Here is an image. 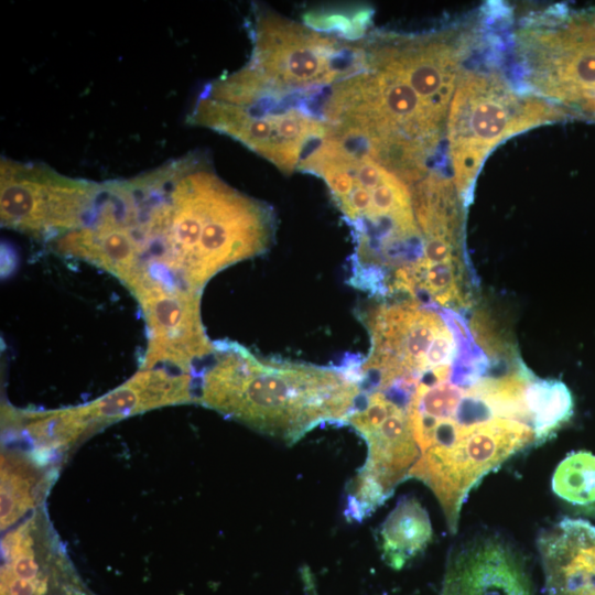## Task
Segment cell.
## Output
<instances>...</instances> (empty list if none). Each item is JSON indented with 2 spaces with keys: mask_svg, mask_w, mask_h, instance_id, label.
<instances>
[{
  "mask_svg": "<svg viewBox=\"0 0 595 595\" xmlns=\"http://www.w3.org/2000/svg\"><path fill=\"white\" fill-rule=\"evenodd\" d=\"M281 104H232L201 94L188 121L237 140L290 174L327 136V126L310 110Z\"/></svg>",
  "mask_w": 595,
  "mask_h": 595,
  "instance_id": "obj_8",
  "label": "cell"
},
{
  "mask_svg": "<svg viewBox=\"0 0 595 595\" xmlns=\"http://www.w3.org/2000/svg\"><path fill=\"white\" fill-rule=\"evenodd\" d=\"M126 286L138 301L145 321L148 344L142 368H160L163 364L191 374L196 361L213 354L215 346L201 320V293L149 269Z\"/></svg>",
  "mask_w": 595,
  "mask_h": 595,
  "instance_id": "obj_10",
  "label": "cell"
},
{
  "mask_svg": "<svg viewBox=\"0 0 595 595\" xmlns=\"http://www.w3.org/2000/svg\"><path fill=\"white\" fill-rule=\"evenodd\" d=\"M2 426L7 433L28 444L29 448L23 451L40 463L56 468L69 451L94 434L82 405L48 411L17 410L6 405Z\"/></svg>",
  "mask_w": 595,
  "mask_h": 595,
  "instance_id": "obj_15",
  "label": "cell"
},
{
  "mask_svg": "<svg viewBox=\"0 0 595 595\" xmlns=\"http://www.w3.org/2000/svg\"><path fill=\"white\" fill-rule=\"evenodd\" d=\"M379 534L385 562L394 570H401L426 549L433 530L421 502L407 496L388 515Z\"/></svg>",
  "mask_w": 595,
  "mask_h": 595,
  "instance_id": "obj_17",
  "label": "cell"
},
{
  "mask_svg": "<svg viewBox=\"0 0 595 595\" xmlns=\"http://www.w3.org/2000/svg\"><path fill=\"white\" fill-rule=\"evenodd\" d=\"M548 595H595V526L564 518L538 538Z\"/></svg>",
  "mask_w": 595,
  "mask_h": 595,
  "instance_id": "obj_13",
  "label": "cell"
},
{
  "mask_svg": "<svg viewBox=\"0 0 595 595\" xmlns=\"http://www.w3.org/2000/svg\"><path fill=\"white\" fill-rule=\"evenodd\" d=\"M515 57L522 90L595 121V7L531 13L515 32Z\"/></svg>",
  "mask_w": 595,
  "mask_h": 595,
  "instance_id": "obj_4",
  "label": "cell"
},
{
  "mask_svg": "<svg viewBox=\"0 0 595 595\" xmlns=\"http://www.w3.org/2000/svg\"><path fill=\"white\" fill-rule=\"evenodd\" d=\"M552 490L577 512L595 517V455L572 452L556 466Z\"/></svg>",
  "mask_w": 595,
  "mask_h": 595,
  "instance_id": "obj_19",
  "label": "cell"
},
{
  "mask_svg": "<svg viewBox=\"0 0 595 595\" xmlns=\"http://www.w3.org/2000/svg\"><path fill=\"white\" fill-rule=\"evenodd\" d=\"M249 62L234 75L275 98L333 85L363 66L361 39L316 31L269 10L255 12Z\"/></svg>",
  "mask_w": 595,
  "mask_h": 595,
  "instance_id": "obj_6",
  "label": "cell"
},
{
  "mask_svg": "<svg viewBox=\"0 0 595 595\" xmlns=\"http://www.w3.org/2000/svg\"><path fill=\"white\" fill-rule=\"evenodd\" d=\"M566 118L553 105L517 89L496 69L464 68L446 122L451 178L464 204L490 152L526 130Z\"/></svg>",
  "mask_w": 595,
  "mask_h": 595,
  "instance_id": "obj_5",
  "label": "cell"
},
{
  "mask_svg": "<svg viewBox=\"0 0 595 595\" xmlns=\"http://www.w3.org/2000/svg\"><path fill=\"white\" fill-rule=\"evenodd\" d=\"M129 227L145 266L201 293L219 271L267 252L273 208L224 182L199 155H186L132 181Z\"/></svg>",
  "mask_w": 595,
  "mask_h": 595,
  "instance_id": "obj_2",
  "label": "cell"
},
{
  "mask_svg": "<svg viewBox=\"0 0 595 595\" xmlns=\"http://www.w3.org/2000/svg\"><path fill=\"white\" fill-rule=\"evenodd\" d=\"M214 346L195 402L288 444L324 422L345 423L358 394L351 364L327 368L260 358L237 343Z\"/></svg>",
  "mask_w": 595,
  "mask_h": 595,
  "instance_id": "obj_3",
  "label": "cell"
},
{
  "mask_svg": "<svg viewBox=\"0 0 595 595\" xmlns=\"http://www.w3.org/2000/svg\"><path fill=\"white\" fill-rule=\"evenodd\" d=\"M1 595H94L78 575L44 506L2 536Z\"/></svg>",
  "mask_w": 595,
  "mask_h": 595,
  "instance_id": "obj_11",
  "label": "cell"
},
{
  "mask_svg": "<svg viewBox=\"0 0 595 595\" xmlns=\"http://www.w3.org/2000/svg\"><path fill=\"white\" fill-rule=\"evenodd\" d=\"M301 574H302V581H303V583L305 585L306 594L307 595H318L317 592H316L314 578H313V575H312L311 571L305 566L303 569V571L301 572Z\"/></svg>",
  "mask_w": 595,
  "mask_h": 595,
  "instance_id": "obj_20",
  "label": "cell"
},
{
  "mask_svg": "<svg viewBox=\"0 0 595 595\" xmlns=\"http://www.w3.org/2000/svg\"><path fill=\"white\" fill-rule=\"evenodd\" d=\"M527 403L533 421L536 445H541L573 415V396L558 379L533 378L527 389Z\"/></svg>",
  "mask_w": 595,
  "mask_h": 595,
  "instance_id": "obj_18",
  "label": "cell"
},
{
  "mask_svg": "<svg viewBox=\"0 0 595 595\" xmlns=\"http://www.w3.org/2000/svg\"><path fill=\"white\" fill-rule=\"evenodd\" d=\"M100 183L65 176L45 164L2 159V227L51 240L80 227L91 213Z\"/></svg>",
  "mask_w": 595,
  "mask_h": 595,
  "instance_id": "obj_9",
  "label": "cell"
},
{
  "mask_svg": "<svg viewBox=\"0 0 595 595\" xmlns=\"http://www.w3.org/2000/svg\"><path fill=\"white\" fill-rule=\"evenodd\" d=\"M440 595H533L519 554L497 537L473 540L452 555Z\"/></svg>",
  "mask_w": 595,
  "mask_h": 595,
  "instance_id": "obj_12",
  "label": "cell"
},
{
  "mask_svg": "<svg viewBox=\"0 0 595 595\" xmlns=\"http://www.w3.org/2000/svg\"><path fill=\"white\" fill-rule=\"evenodd\" d=\"M473 41L462 28L364 36L361 68L333 84L324 105L329 134L418 183L445 136Z\"/></svg>",
  "mask_w": 595,
  "mask_h": 595,
  "instance_id": "obj_1",
  "label": "cell"
},
{
  "mask_svg": "<svg viewBox=\"0 0 595 595\" xmlns=\"http://www.w3.org/2000/svg\"><path fill=\"white\" fill-rule=\"evenodd\" d=\"M58 468L40 463L21 448L1 453V530L7 531L43 506Z\"/></svg>",
  "mask_w": 595,
  "mask_h": 595,
  "instance_id": "obj_16",
  "label": "cell"
},
{
  "mask_svg": "<svg viewBox=\"0 0 595 595\" xmlns=\"http://www.w3.org/2000/svg\"><path fill=\"white\" fill-rule=\"evenodd\" d=\"M358 394L345 420L367 444V457L347 493L346 517L363 520L387 500L415 465L420 452L414 440L410 405L415 380L358 378Z\"/></svg>",
  "mask_w": 595,
  "mask_h": 595,
  "instance_id": "obj_7",
  "label": "cell"
},
{
  "mask_svg": "<svg viewBox=\"0 0 595 595\" xmlns=\"http://www.w3.org/2000/svg\"><path fill=\"white\" fill-rule=\"evenodd\" d=\"M195 402L191 374L164 368H141L112 391L83 404L94 432L122 419L166 405Z\"/></svg>",
  "mask_w": 595,
  "mask_h": 595,
  "instance_id": "obj_14",
  "label": "cell"
}]
</instances>
